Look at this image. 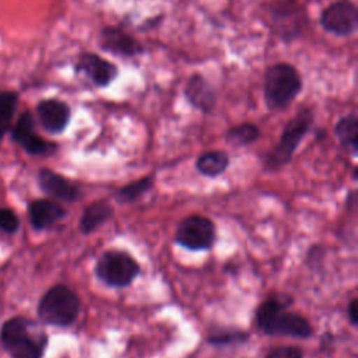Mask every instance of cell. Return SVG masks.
Returning <instances> with one entry per match:
<instances>
[{
    "instance_id": "obj_1",
    "label": "cell",
    "mask_w": 358,
    "mask_h": 358,
    "mask_svg": "<svg viewBox=\"0 0 358 358\" xmlns=\"http://www.w3.org/2000/svg\"><path fill=\"white\" fill-rule=\"evenodd\" d=\"M288 301L281 298H268L256 309V324L268 336H285L295 338H308L312 336L310 323L295 312H288Z\"/></svg>"
},
{
    "instance_id": "obj_2",
    "label": "cell",
    "mask_w": 358,
    "mask_h": 358,
    "mask_svg": "<svg viewBox=\"0 0 358 358\" xmlns=\"http://www.w3.org/2000/svg\"><path fill=\"white\" fill-rule=\"evenodd\" d=\"M1 343L14 358H42L48 337L24 317H13L1 327Z\"/></svg>"
},
{
    "instance_id": "obj_3",
    "label": "cell",
    "mask_w": 358,
    "mask_h": 358,
    "mask_svg": "<svg viewBox=\"0 0 358 358\" xmlns=\"http://www.w3.org/2000/svg\"><path fill=\"white\" fill-rule=\"evenodd\" d=\"M302 80L289 63H277L267 69L264 77V99L270 109L287 108L301 92Z\"/></svg>"
},
{
    "instance_id": "obj_4",
    "label": "cell",
    "mask_w": 358,
    "mask_h": 358,
    "mask_svg": "<svg viewBox=\"0 0 358 358\" xmlns=\"http://www.w3.org/2000/svg\"><path fill=\"white\" fill-rule=\"evenodd\" d=\"M80 313V299L66 285H55L45 292L38 305L39 319L50 326L67 327Z\"/></svg>"
},
{
    "instance_id": "obj_5",
    "label": "cell",
    "mask_w": 358,
    "mask_h": 358,
    "mask_svg": "<svg viewBox=\"0 0 358 358\" xmlns=\"http://www.w3.org/2000/svg\"><path fill=\"white\" fill-rule=\"evenodd\" d=\"M313 122V115L310 110H299L285 126L277 145L267 154L266 166L268 169H278L288 164L299 145L301 140L309 131Z\"/></svg>"
},
{
    "instance_id": "obj_6",
    "label": "cell",
    "mask_w": 358,
    "mask_h": 358,
    "mask_svg": "<svg viewBox=\"0 0 358 358\" xmlns=\"http://www.w3.org/2000/svg\"><path fill=\"white\" fill-rule=\"evenodd\" d=\"M138 263L123 250H106L95 264L96 277L109 287H127L138 275Z\"/></svg>"
},
{
    "instance_id": "obj_7",
    "label": "cell",
    "mask_w": 358,
    "mask_h": 358,
    "mask_svg": "<svg viewBox=\"0 0 358 358\" xmlns=\"http://www.w3.org/2000/svg\"><path fill=\"white\" fill-rule=\"evenodd\" d=\"M215 239L213 221L203 215H189L183 218L175 232V241L189 250H207Z\"/></svg>"
},
{
    "instance_id": "obj_8",
    "label": "cell",
    "mask_w": 358,
    "mask_h": 358,
    "mask_svg": "<svg viewBox=\"0 0 358 358\" xmlns=\"http://www.w3.org/2000/svg\"><path fill=\"white\" fill-rule=\"evenodd\" d=\"M322 27L334 35H351L358 25V11L352 1L338 0L324 8L320 17Z\"/></svg>"
},
{
    "instance_id": "obj_9",
    "label": "cell",
    "mask_w": 358,
    "mask_h": 358,
    "mask_svg": "<svg viewBox=\"0 0 358 358\" xmlns=\"http://www.w3.org/2000/svg\"><path fill=\"white\" fill-rule=\"evenodd\" d=\"M76 70L85 74L96 87L109 85L117 76V67L95 53L81 55L76 64Z\"/></svg>"
},
{
    "instance_id": "obj_10",
    "label": "cell",
    "mask_w": 358,
    "mask_h": 358,
    "mask_svg": "<svg viewBox=\"0 0 358 358\" xmlns=\"http://www.w3.org/2000/svg\"><path fill=\"white\" fill-rule=\"evenodd\" d=\"M99 46L108 53L124 57L136 56L137 53L143 52L140 43L131 35L116 27H106L101 31Z\"/></svg>"
},
{
    "instance_id": "obj_11",
    "label": "cell",
    "mask_w": 358,
    "mask_h": 358,
    "mask_svg": "<svg viewBox=\"0 0 358 358\" xmlns=\"http://www.w3.org/2000/svg\"><path fill=\"white\" fill-rule=\"evenodd\" d=\"M38 117L49 133H60L70 120V108L59 99H45L38 105Z\"/></svg>"
},
{
    "instance_id": "obj_12",
    "label": "cell",
    "mask_w": 358,
    "mask_h": 358,
    "mask_svg": "<svg viewBox=\"0 0 358 358\" xmlns=\"http://www.w3.org/2000/svg\"><path fill=\"white\" fill-rule=\"evenodd\" d=\"M38 182L41 189L52 197L64 201H74L80 197V189L73 182L50 169H41Z\"/></svg>"
},
{
    "instance_id": "obj_13",
    "label": "cell",
    "mask_w": 358,
    "mask_h": 358,
    "mask_svg": "<svg viewBox=\"0 0 358 358\" xmlns=\"http://www.w3.org/2000/svg\"><path fill=\"white\" fill-rule=\"evenodd\" d=\"M28 213L32 227L35 229H45L62 220L66 214V210L56 201L39 199L29 204Z\"/></svg>"
},
{
    "instance_id": "obj_14",
    "label": "cell",
    "mask_w": 358,
    "mask_h": 358,
    "mask_svg": "<svg viewBox=\"0 0 358 358\" xmlns=\"http://www.w3.org/2000/svg\"><path fill=\"white\" fill-rule=\"evenodd\" d=\"M187 101L197 109L203 112H210L214 106L215 95L210 83L199 74L190 77L186 90H185Z\"/></svg>"
},
{
    "instance_id": "obj_15",
    "label": "cell",
    "mask_w": 358,
    "mask_h": 358,
    "mask_svg": "<svg viewBox=\"0 0 358 358\" xmlns=\"http://www.w3.org/2000/svg\"><path fill=\"white\" fill-rule=\"evenodd\" d=\"M113 215V208L105 201H94L85 207L81 220L80 231L83 234H91L101 225H103Z\"/></svg>"
},
{
    "instance_id": "obj_16",
    "label": "cell",
    "mask_w": 358,
    "mask_h": 358,
    "mask_svg": "<svg viewBox=\"0 0 358 358\" xmlns=\"http://www.w3.org/2000/svg\"><path fill=\"white\" fill-rule=\"evenodd\" d=\"M334 133L340 144L347 152L357 155L358 152V117L355 113L343 116L334 127Z\"/></svg>"
},
{
    "instance_id": "obj_17",
    "label": "cell",
    "mask_w": 358,
    "mask_h": 358,
    "mask_svg": "<svg viewBox=\"0 0 358 358\" xmlns=\"http://www.w3.org/2000/svg\"><path fill=\"white\" fill-rule=\"evenodd\" d=\"M228 164H229V158L227 152L220 150L207 151L197 158L196 169L204 176L215 178L228 168Z\"/></svg>"
},
{
    "instance_id": "obj_18",
    "label": "cell",
    "mask_w": 358,
    "mask_h": 358,
    "mask_svg": "<svg viewBox=\"0 0 358 358\" xmlns=\"http://www.w3.org/2000/svg\"><path fill=\"white\" fill-rule=\"evenodd\" d=\"M154 185V176H145L138 180H134L116 192V200L119 203H133L138 200L144 193H147Z\"/></svg>"
},
{
    "instance_id": "obj_19",
    "label": "cell",
    "mask_w": 358,
    "mask_h": 358,
    "mask_svg": "<svg viewBox=\"0 0 358 358\" xmlns=\"http://www.w3.org/2000/svg\"><path fill=\"white\" fill-rule=\"evenodd\" d=\"M259 134H260V130L256 124L242 123V124H238L228 130L227 141L234 145L242 147V145H248V144H252L253 141H256Z\"/></svg>"
},
{
    "instance_id": "obj_20",
    "label": "cell",
    "mask_w": 358,
    "mask_h": 358,
    "mask_svg": "<svg viewBox=\"0 0 358 358\" xmlns=\"http://www.w3.org/2000/svg\"><path fill=\"white\" fill-rule=\"evenodd\" d=\"M17 105V94L15 92H0V143L10 127L11 117Z\"/></svg>"
},
{
    "instance_id": "obj_21",
    "label": "cell",
    "mask_w": 358,
    "mask_h": 358,
    "mask_svg": "<svg viewBox=\"0 0 358 358\" xmlns=\"http://www.w3.org/2000/svg\"><path fill=\"white\" fill-rule=\"evenodd\" d=\"M34 133H35L34 117L29 112H25L18 117V120H17L14 129H13V138L15 141H18L20 144H22Z\"/></svg>"
},
{
    "instance_id": "obj_22",
    "label": "cell",
    "mask_w": 358,
    "mask_h": 358,
    "mask_svg": "<svg viewBox=\"0 0 358 358\" xmlns=\"http://www.w3.org/2000/svg\"><path fill=\"white\" fill-rule=\"evenodd\" d=\"M21 145L27 150V152L34 154V155H46V154L53 152L56 148L55 144L45 141L36 133H34L31 137H28Z\"/></svg>"
},
{
    "instance_id": "obj_23",
    "label": "cell",
    "mask_w": 358,
    "mask_h": 358,
    "mask_svg": "<svg viewBox=\"0 0 358 358\" xmlns=\"http://www.w3.org/2000/svg\"><path fill=\"white\" fill-rule=\"evenodd\" d=\"M245 338H248V334L241 330H215L208 337V343L215 345H224L234 341H242Z\"/></svg>"
},
{
    "instance_id": "obj_24",
    "label": "cell",
    "mask_w": 358,
    "mask_h": 358,
    "mask_svg": "<svg viewBox=\"0 0 358 358\" xmlns=\"http://www.w3.org/2000/svg\"><path fill=\"white\" fill-rule=\"evenodd\" d=\"M266 358H303L302 351L294 345H281L271 348Z\"/></svg>"
},
{
    "instance_id": "obj_25",
    "label": "cell",
    "mask_w": 358,
    "mask_h": 358,
    "mask_svg": "<svg viewBox=\"0 0 358 358\" xmlns=\"http://www.w3.org/2000/svg\"><path fill=\"white\" fill-rule=\"evenodd\" d=\"M20 225L18 217L10 208H0V228L6 232H15Z\"/></svg>"
},
{
    "instance_id": "obj_26",
    "label": "cell",
    "mask_w": 358,
    "mask_h": 358,
    "mask_svg": "<svg viewBox=\"0 0 358 358\" xmlns=\"http://www.w3.org/2000/svg\"><path fill=\"white\" fill-rule=\"evenodd\" d=\"M357 305H358V301H357V298H352V299L350 301L348 306H347V315H348V320L351 322V324H352V326H357V324H358V315H357V310H358V308H357Z\"/></svg>"
}]
</instances>
